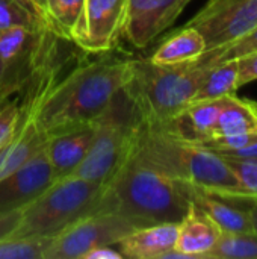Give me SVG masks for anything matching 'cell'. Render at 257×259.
Masks as SVG:
<instances>
[{"label": "cell", "mask_w": 257, "mask_h": 259, "mask_svg": "<svg viewBox=\"0 0 257 259\" xmlns=\"http://www.w3.org/2000/svg\"><path fill=\"white\" fill-rule=\"evenodd\" d=\"M186 26L203 35L208 50L227 46L257 27V0H209Z\"/></svg>", "instance_id": "cell-8"}, {"label": "cell", "mask_w": 257, "mask_h": 259, "mask_svg": "<svg viewBox=\"0 0 257 259\" xmlns=\"http://www.w3.org/2000/svg\"><path fill=\"white\" fill-rule=\"evenodd\" d=\"M94 137V123L47 138L45 153L55 178L71 176L88 153Z\"/></svg>", "instance_id": "cell-14"}, {"label": "cell", "mask_w": 257, "mask_h": 259, "mask_svg": "<svg viewBox=\"0 0 257 259\" xmlns=\"http://www.w3.org/2000/svg\"><path fill=\"white\" fill-rule=\"evenodd\" d=\"M221 156V155H220ZM226 162L239 181L245 196H257V158H226ZM242 196V197H245ZM241 199V197H239ZM236 199V200H239ZM233 200V202H236Z\"/></svg>", "instance_id": "cell-25"}, {"label": "cell", "mask_w": 257, "mask_h": 259, "mask_svg": "<svg viewBox=\"0 0 257 259\" xmlns=\"http://www.w3.org/2000/svg\"><path fill=\"white\" fill-rule=\"evenodd\" d=\"M238 61H223L211 64L192 102L220 99L238 91Z\"/></svg>", "instance_id": "cell-20"}, {"label": "cell", "mask_w": 257, "mask_h": 259, "mask_svg": "<svg viewBox=\"0 0 257 259\" xmlns=\"http://www.w3.org/2000/svg\"><path fill=\"white\" fill-rule=\"evenodd\" d=\"M23 117V103L9 97L0 105V147L15 134Z\"/></svg>", "instance_id": "cell-26"}, {"label": "cell", "mask_w": 257, "mask_h": 259, "mask_svg": "<svg viewBox=\"0 0 257 259\" xmlns=\"http://www.w3.org/2000/svg\"><path fill=\"white\" fill-rule=\"evenodd\" d=\"M211 64L200 59L179 65H159L130 58L129 80L123 91L133 103L141 123L168 124L194 100Z\"/></svg>", "instance_id": "cell-4"}, {"label": "cell", "mask_w": 257, "mask_h": 259, "mask_svg": "<svg viewBox=\"0 0 257 259\" xmlns=\"http://www.w3.org/2000/svg\"><path fill=\"white\" fill-rule=\"evenodd\" d=\"M41 26L61 41L73 42L83 0H26Z\"/></svg>", "instance_id": "cell-16"}, {"label": "cell", "mask_w": 257, "mask_h": 259, "mask_svg": "<svg viewBox=\"0 0 257 259\" xmlns=\"http://www.w3.org/2000/svg\"><path fill=\"white\" fill-rule=\"evenodd\" d=\"M55 181L44 146L20 168L0 179V214L23 209Z\"/></svg>", "instance_id": "cell-11"}, {"label": "cell", "mask_w": 257, "mask_h": 259, "mask_svg": "<svg viewBox=\"0 0 257 259\" xmlns=\"http://www.w3.org/2000/svg\"><path fill=\"white\" fill-rule=\"evenodd\" d=\"M233 203H244V205H247L245 209L248 212L253 232L257 234V196H245V197H241L239 200H236Z\"/></svg>", "instance_id": "cell-31"}, {"label": "cell", "mask_w": 257, "mask_h": 259, "mask_svg": "<svg viewBox=\"0 0 257 259\" xmlns=\"http://www.w3.org/2000/svg\"><path fill=\"white\" fill-rule=\"evenodd\" d=\"M191 200L183 182L139 159L133 150L103 184L95 211L112 212L135 228L176 223L188 212Z\"/></svg>", "instance_id": "cell-2"}, {"label": "cell", "mask_w": 257, "mask_h": 259, "mask_svg": "<svg viewBox=\"0 0 257 259\" xmlns=\"http://www.w3.org/2000/svg\"><path fill=\"white\" fill-rule=\"evenodd\" d=\"M50 238H17L0 240V259H44Z\"/></svg>", "instance_id": "cell-22"}, {"label": "cell", "mask_w": 257, "mask_h": 259, "mask_svg": "<svg viewBox=\"0 0 257 259\" xmlns=\"http://www.w3.org/2000/svg\"><path fill=\"white\" fill-rule=\"evenodd\" d=\"M203 259H257L256 232H221Z\"/></svg>", "instance_id": "cell-21"}, {"label": "cell", "mask_w": 257, "mask_h": 259, "mask_svg": "<svg viewBox=\"0 0 257 259\" xmlns=\"http://www.w3.org/2000/svg\"><path fill=\"white\" fill-rule=\"evenodd\" d=\"M24 2H26V0H24ZM27 6H29V5H27Z\"/></svg>", "instance_id": "cell-34"}, {"label": "cell", "mask_w": 257, "mask_h": 259, "mask_svg": "<svg viewBox=\"0 0 257 259\" xmlns=\"http://www.w3.org/2000/svg\"><path fill=\"white\" fill-rule=\"evenodd\" d=\"M191 202L203 209L221 229V232H253L250 217L245 208L230 200L211 194L195 185L185 184Z\"/></svg>", "instance_id": "cell-17"}, {"label": "cell", "mask_w": 257, "mask_h": 259, "mask_svg": "<svg viewBox=\"0 0 257 259\" xmlns=\"http://www.w3.org/2000/svg\"><path fill=\"white\" fill-rule=\"evenodd\" d=\"M2 147H3V146H2ZM2 147H0V149H2Z\"/></svg>", "instance_id": "cell-35"}, {"label": "cell", "mask_w": 257, "mask_h": 259, "mask_svg": "<svg viewBox=\"0 0 257 259\" xmlns=\"http://www.w3.org/2000/svg\"><path fill=\"white\" fill-rule=\"evenodd\" d=\"M226 158H257V141L232 155H227Z\"/></svg>", "instance_id": "cell-32"}, {"label": "cell", "mask_w": 257, "mask_h": 259, "mask_svg": "<svg viewBox=\"0 0 257 259\" xmlns=\"http://www.w3.org/2000/svg\"><path fill=\"white\" fill-rule=\"evenodd\" d=\"M130 58L100 53L98 59L76 67L61 82L45 71L29 97L41 132L53 135L92 124L129 80Z\"/></svg>", "instance_id": "cell-1"}, {"label": "cell", "mask_w": 257, "mask_h": 259, "mask_svg": "<svg viewBox=\"0 0 257 259\" xmlns=\"http://www.w3.org/2000/svg\"><path fill=\"white\" fill-rule=\"evenodd\" d=\"M21 87L23 85H20V83H8V85H3L0 88V105L3 102H6L9 97H12L18 90H21Z\"/></svg>", "instance_id": "cell-33"}, {"label": "cell", "mask_w": 257, "mask_h": 259, "mask_svg": "<svg viewBox=\"0 0 257 259\" xmlns=\"http://www.w3.org/2000/svg\"><path fill=\"white\" fill-rule=\"evenodd\" d=\"M253 50H257V27L250 33H247L245 36H242L227 46H223V47H218L214 50H208L198 59L204 64H217V62H223V61L238 59Z\"/></svg>", "instance_id": "cell-23"}, {"label": "cell", "mask_w": 257, "mask_h": 259, "mask_svg": "<svg viewBox=\"0 0 257 259\" xmlns=\"http://www.w3.org/2000/svg\"><path fill=\"white\" fill-rule=\"evenodd\" d=\"M189 0H129L123 36L145 49L182 14Z\"/></svg>", "instance_id": "cell-10"}, {"label": "cell", "mask_w": 257, "mask_h": 259, "mask_svg": "<svg viewBox=\"0 0 257 259\" xmlns=\"http://www.w3.org/2000/svg\"><path fill=\"white\" fill-rule=\"evenodd\" d=\"M26 80V71L20 68H14L11 65H6L0 61V88L8 83H20L23 85Z\"/></svg>", "instance_id": "cell-28"}, {"label": "cell", "mask_w": 257, "mask_h": 259, "mask_svg": "<svg viewBox=\"0 0 257 259\" xmlns=\"http://www.w3.org/2000/svg\"><path fill=\"white\" fill-rule=\"evenodd\" d=\"M83 259H123V255L115 246H101L88 252Z\"/></svg>", "instance_id": "cell-30"}, {"label": "cell", "mask_w": 257, "mask_h": 259, "mask_svg": "<svg viewBox=\"0 0 257 259\" xmlns=\"http://www.w3.org/2000/svg\"><path fill=\"white\" fill-rule=\"evenodd\" d=\"M141 118L121 90L94 121V137L86 156L73 176L105 184L132 153Z\"/></svg>", "instance_id": "cell-6"}, {"label": "cell", "mask_w": 257, "mask_h": 259, "mask_svg": "<svg viewBox=\"0 0 257 259\" xmlns=\"http://www.w3.org/2000/svg\"><path fill=\"white\" fill-rule=\"evenodd\" d=\"M103 184L67 176L56 179L36 199L21 209L18 226L11 234L17 238H48L79 217L95 211Z\"/></svg>", "instance_id": "cell-5"}, {"label": "cell", "mask_w": 257, "mask_h": 259, "mask_svg": "<svg viewBox=\"0 0 257 259\" xmlns=\"http://www.w3.org/2000/svg\"><path fill=\"white\" fill-rule=\"evenodd\" d=\"M133 153L170 178L195 185L224 200L233 202L245 196L223 156L168 124L141 123Z\"/></svg>", "instance_id": "cell-3"}, {"label": "cell", "mask_w": 257, "mask_h": 259, "mask_svg": "<svg viewBox=\"0 0 257 259\" xmlns=\"http://www.w3.org/2000/svg\"><path fill=\"white\" fill-rule=\"evenodd\" d=\"M129 0H83L73 42L83 52H112L121 36Z\"/></svg>", "instance_id": "cell-9"}, {"label": "cell", "mask_w": 257, "mask_h": 259, "mask_svg": "<svg viewBox=\"0 0 257 259\" xmlns=\"http://www.w3.org/2000/svg\"><path fill=\"white\" fill-rule=\"evenodd\" d=\"M238 61V88L257 80V50H253Z\"/></svg>", "instance_id": "cell-27"}, {"label": "cell", "mask_w": 257, "mask_h": 259, "mask_svg": "<svg viewBox=\"0 0 257 259\" xmlns=\"http://www.w3.org/2000/svg\"><path fill=\"white\" fill-rule=\"evenodd\" d=\"M20 217H21V209L8 214H0V240L11 237V234L18 226Z\"/></svg>", "instance_id": "cell-29"}, {"label": "cell", "mask_w": 257, "mask_h": 259, "mask_svg": "<svg viewBox=\"0 0 257 259\" xmlns=\"http://www.w3.org/2000/svg\"><path fill=\"white\" fill-rule=\"evenodd\" d=\"M206 50L203 35L197 29L185 26L168 36L148 59L159 65H179L197 61Z\"/></svg>", "instance_id": "cell-18"}, {"label": "cell", "mask_w": 257, "mask_h": 259, "mask_svg": "<svg viewBox=\"0 0 257 259\" xmlns=\"http://www.w3.org/2000/svg\"><path fill=\"white\" fill-rule=\"evenodd\" d=\"M221 235L217 223L194 202H191L188 212L179 223V234L176 250L188 255L189 259H203L215 246Z\"/></svg>", "instance_id": "cell-15"}, {"label": "cell", "mask_w": 257, "mask_h": 259, "mask_svg": "<svg viewBox=\"0 0 257 259\" xmlns=\"http://www.w3.org/2000/svg\"><path fill=\"white\" fill-rule=\"evenodd\" d=\"M14 26L42 27L24 0H0V29Z\"/></svg>", "instance_id": "cell-24"}, {"label": "cell", "mask_w": 257, "mask_h": 259, "mask_svg": "<svg viewBox=\"0 0 257 259\" xmlns=\"http://www.w3.org/2000/svg\"><path fill=\"white\" fill-rule=\"evenodd\" d=\"M179 225L161 223L142 228H135L123 237L115 247L129 259H164V256L176 249Z\"/></svg>", "instance_id": "cell-13"}, {"label": "cell", "mask_w": 257, "mask_h": 259, "mask_svg": "<svg viewBox=\"0 0 257 259\" xmlns=\"http://www.w3.org/2000/svg\"><path fill=\"white\" fill-rule=\"evenodd\" d=\"M47 143V137L36 124L30 100L23 102V117L15 134L0 149V179L14 173Z\"/></svg>", "instance_id": "cell-12"}, {"label": "cell", "mask_w": 257, "mask_h": 259, "mask_svg": "<svg viewBox=\"0 0 257 259\" xmlns=\"http://www.w3.org/2000/svg\"><path fill=\"white\" fill-rule=\"evenodd\" d=\"M253 132H257V102L233 94L218 117L212 138Z\"/></svg>", "instance_id": "cell-19"}, {"label": "cell", "mask_w": 257, "mask_h": 259, "mask_svg": "<svg viewBox=\"0 0 257 259\" xmlns=\"http://www.w3.org/2000/svg\"><path fill=\"white\" fill-rule=\"evenodd\" d=\"M133 229L135 226L117 214L92 211L53 235L44 259H83L92 249L115 246Z\"/></svg>", "instance_id": "cell-7"}]
</instances>
